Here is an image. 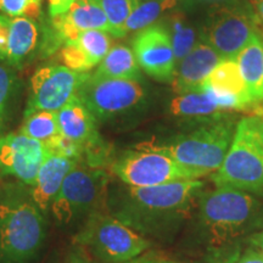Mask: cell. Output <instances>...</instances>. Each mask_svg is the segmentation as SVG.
I'll return each mask as SVG.
<instances>
[{
  "label": "cell",
  "mask_w": 263,
  "mask_h": 263,
  "mask_svg": "<svg viewBox=\"0 0 263 263\" xmlns=\"http://www.w3.org/2000/svg\"><path fill=\"white\" fill-rule=\"evenodd\" d=\"M42 210L20 189L0 195V263H28L45 239Z\"/></svg>",
  "instance_id": "obj_1"
},
{
  "label": "cell",
  "mask_w": 263,
  "mask_h": 263,
  "mask_svg": "<svg viewBox=\"0 0 263 263\" xmlns=\"http://www.w3.org/2000/svg\"><path fill=\"white\" fill-rule=\"evenodd\" d=\"M216 186L248 193L263 192V133L259 117H244L235 127L234 138L222 166L213 173Z\"/></svg>",
  "instance_id": "obj_2"
},
{
  "label": "cell",
  "mask_w": 263,
  "mask_h": 263,
  "mask_svg": "<svg viewBox=\"0 0 263 263\" xmlns=\"http://www.w3.org/2000/svg\"><path fill=\"white\" fill-rule=\"evenodd\" d=\"M235 127L232 121L224 118L212 121L162 146L177 163L201 178L222 166L234 138Z\"/></svg>",
  "instance_id": "obj_3"
},
{
  "label": "cell",
  "mask_w": 263,
  "mask_h": 263,
  "mask_svg": "<svg viewBox=\"0 0 263 263\" xmlns=\"http://www.w3.org/2000/svg\"><path fill=\"white\" fill-rule=\"evenodd\" d=\"M259 205L257 199L248 192L216 186L200 200V219L213 239L222 241L234 238L252 224Z\"/></svg>",
  "instance_id": "obj_4"
},
{
  "label": "cell",
  "mask_w": 263,
  "mask_h": 263,
  "mask_svg": "<svg viewBox=\"0 0 263 263\" xmlns=\"http://www.w3.org/2000/svg\"><path fill=\"white\" fill-rule=\"evenodd\" d=\"M202 185L201 180L190 179L145 188L128 186V215L146 223L176 221L185 215Z\"/></svg>",
  "instance_id": "obj_5"
},
{
  "label": "cell",
  "mask_w": 263,
  "mask_h": 263,
  "mask_svg": "<svg viewBox=\"0 0 263 263\" xmlns=\"http://www.w3.org/2000/svg\"><path fill=\"white\" fill-rule=\"evenodd\" d=\"M115 176L132 188L160 185L177 180L199 179L177 163L162 145H143L127 151L111 166Z\"/></svg>",
  "instance_id": "obj_6"
},
{
  "label": "cell",
  "mask_w": 263,
  "mask_h": 263,
  "mask_svg": "<svg viewBox=\"0 0 263 263\" xmlns=\"http://www.w3.org/2000/svg\"><path fill=\"white\" fill-rule=\"evenodd\" d=\"M74 241L90 248L105 261L128 262L137 258L150 246V242L126 223L108 215L94 212Z\"/></svg>",
  "instance_id": "obj_7"
},
{
  "label": "cell",
  "mask_w": 263,
  "mask_h": 263,
  "mask_svg": "<svg viewBox=\"0 0 263 263\" xmlns=\"http://www.w3.org/2000/svg\"><path fill=\"white\" fill-rule=\"evenodd\" d=\"M108 174L101 167L77 163L66 176L51 203L57 221L70 223L84 213L97 212L106 195Z\"/></svg>",
  "instance_id": "obj_8"
},
{
  "label": "cell",
  "mask_w": 263,
  "mask_h": 263,
  "mask_svg": "<svg viewBox=\"0 0 263 263\" xmlns=\"http://www.w3.org/2000/svg\"><path fill=\"white\" fill-rule=\"evenodd\" d=\"M257 33L252 5L241 2L219 8L203 28L205 42L223 60L235 59Z\"/></svg>",
  "instance_id": "obj_9"
},
{
  "label": "cell",
  "mask_w": 263,
  "mask_h": 263,
  "mask_svg": "<svg viewBox=\"0 0 263 263\" xmlns=\"http://www.w3.org/2000/svg\"><path fill=\"white\" fill-rule=\"evenodd\" d=\"M139 81L94 77L81 85L77 97L97 120H107L136 107L144 99Z\"/></svg>",
  "instance_id": "obj_10"
},
{
  "label": "cell",
  "mask_w": 263,
  "mask_h": 263,
  "mask_svg": "<svg viewBox=\"0 0 263 263\" xmlns=\"http://www.w3.org/2000/svg\"><path fill=\"white\" fill-rule=\"evenodd\" d=\"M90 74L72 71L66 66H44L31 80L32 94L26 112L37 110L58 111L76 97Z\"/></svg>",
  "instance_id": "obj_11"
},
{
  "label": "cell",
  "mask_w": 263,
  "mask_h": 263,
  "mask_svg": "<svg viewBox=\"0 0 263 263\" xmlns=\"http://www.w3.org/2000/svg\"><path fill=\"white\" fill-rule=\"evenodd\" d=\"M59 127L67 139L80 144L89 166L100 167L106 156V146L100 139L97 129V118L76 95L58 111Z\"/></svg>",
  "instance_id": "obj_12"
},
{
  "label": "cell",
  "mask_w": 263,
  "mask_h": 263,
  "mask_svg": "<svg viewBox=\"0 0 263 263\" xmlns=\"http://www.w3.org/2000/svg\"><path fill=\"white\" fill-rule=\"evenodd\" d=\"M49 149L41 141L22 133L0 138V172L14 176L33 186Z\"/></svg>",
  "instance_id": "obj_13"
},
{
  "label": "cell",
  "mask_w": 263,
  "mask_h": 263,
  "mask_svg": "<svg viewBox=\"0 0 263 263\" xmlns=\"http://www.w3.org/2000/svg\"><path fill=\"white\" fill-rule=\"evenodd\" d=\"M133 51L147 74L161 82L173 81L177 61L167 28L153 25L140 31L133 42Z\"/></svg>",
  "instance_id": "obj_14"
},
{
  "label": "cell",
  "mask_w": 263,
  "mask_h": 263,
  "mask_svg": "<svg viewBox=\"0 0 263 263\" xmlns=\"http://www.w3.org/2000/svg\"><path fill=\"white\" fill-rule=\"evenodd\" d=\"M54 37L59 43L73 41L81 32L97 29L110 33L106 15L93 0H76L64 14L51 17Z\"/></svg>",
  "instance_id": "obj_15"
},
{
  "label": "cell",
  "mask_w": 263,
  "mask_h": 263,
  "mask_svg": "<svg viewBox=\"0 0 263 263\" xmlns=\"http://www.w3.org/2000/svg\"><path fill=\"white\" fill-rule=\"evenodd\" d=\"M38 27L31 18L0 14V60L20 66L38 43Z\"/></svg>",
  "instance_id": "obj_16"
},
{
  "label": "cell",
  "mask_w": 263,
  "mask_h": 263,
  "mask_svg": "<svg viewBox=\"0 0 263 263\" xmlns=\"http://www.w3.org/2000/svg\"><path fill=\"white\" fill-rule=\"evenodd\" d=\"M112 42L107 32L90 31L81 32L73 41L67 42L61 50V60L72 71L84 72L91 70L106 57Z\"/></svg>",
  "instance_id": "obj_17"
},
{
  "label": "cell",
  "mask_w": 263,
  "mask_h": 263,
  "mask_svg": "<svg viewBox=\"0 0 263 263\" xmlns=\"http://www.w3.org/2000/svg\"><path fill=\"white\" fill-rule=\"evenodd\" d=\"M223 59L206 42H199L193 50L176 65L173 76V89L184 94L201 87L213 68Z\"/></svg>",
  "instance_id": "obj_18"
},
{
  "label": "cell",
  "mask_w": 263,
  "mask_h": 263,
  "mask_svg": "<svg viewBox=\"0 0 263 263\" xmlns=\"http://www.w3.org/2000/svg\"><path fill=\"white\" fill-rule=\"evenodd\" d=\"M76 164L77 162L67 157L59 155L54 151H48L31 193L33 201L42 211L50 209L52 201L60 192L66 176Z\"/></svg>",
  "instance_id": "obj_19"
},
{
  "label": "cell",
  "mask_w": 263,
  "mask_h": 263,
  "mask_svg": "<svg viewBox=\"0 0 263 263\" xmlns=\"http://www.w3.org/2000/svg\"><path fill=\"white\" fill-rule=\"evenodd\" d=\"M254 106L263 100V41L257 33L234 59Z\"/></svg>",
  "instance_id": "obj_20"
},
{
  "label": "cell",
  "mask_w": 263,
  "mask_h": 263,
  "mask_svg": "<svg viewBox=\"0 0 263 263\" xmlns=\"http://www.w3.org/2000/svg\"><path fill=\"white\" fill-rule=\"evenodd\" d=\"M170 110L174 117L202 121L205 123L222 120L223 115L227 114V111L219 107L206 90L201 88L189 93L179 94L171 101Z\"/></svg>",
  "instance_id": "obj_21"
},
{
  "label": "cell",
  "mask_w": 263,
  "mask_h": 263,
  "mask_svg": "<svg viewBox=\"0 0 263 263\" xmlns=\"http://www.w3.org/2000/svg\"><path fill=\"white\" fill-rule=\"evenodd\" d=\"M202 85H207L216 93L235 99L244 110L254 106L250 100L244 78L234 59H227L219 62Z\"/></svg>",
  "instance_id": "obj_22"
},
{
  "label": "cell",
  "mask_w": 263,
  "mask_h": 263,
  "mask_svg": "<svg viewBox=\"0 0 263 263\" xmlns=\"http://www.w3.org/2000/svg\"><path fill=\"white\" fill-rule=\"evenodd\" d=\"M134 51L126 45H115L99 64L94 77L139 81L140 70Z\"/></svg>",
  "instance_id": "obj_23"
},
{
  "label": "cell",
  "mask_w": 263,
  "mask_h": 263,
  "mask_svg": "<svg viewBox=\"0 0 263 263\" xmlns=\"http://www.w3.org/2000/svg\"><path fill=\"white\" fill-rule=\"evenodd\" d=\"M20 133L44 144L50 149L54 141L61 136L57 111L37 110L25 112V120Z\"/></svg>",
  "instance_id": "obj_24"
},
{
  "label": "cell",
  "mask_w": 263,
  "mask_h": 263,
  "mask_svg": "<svg viewBox=\"0 0 263 263\" xmlns=\"http://www.w3.org/2000/svg\"><path fill=\"white\" fill-rule=\"evenodd\" d=\"M170 33L171 42L176 57L177 64L186 57L193 48L199 43L197 41V31L190 24L189 20L183 14H174L170 18V26L167 27Z\"/></svg>",
  "instance_id": "obj_25"
},
{
  "label": "cell",
  "mask_w": 263,
  "mask_h": 263,
  "mask_svg": "<svg viewBox=\"0 0 263 263\" xmlns=\"http://www.w3.org/2000/svg\"><path fill=\"white\" fill-rule=\"evenodd\" d=\"M178 0H145L139 2L124 26L126 34L130 32H140L150 26L167 10L174 8Z\"/></svg>",
  "instance_id": "obj_26"
},
{
  "label": "cell",
  "mask_w": 263,
  "mask_h": 263,
  "mask_svg": "<svg viewBox=\"0 0 263 263\" xmlns=\"http://www.w3.org/2000/svg\"><path fill=\"white\" fill-rule=\"evenodd\" d=\"M106 15L110 25V34L124 37V26L140 0H93Z\"/></svg>",
  "instance_id": "obj_27"
},
{
  "label": "cell",
  "mask_w": 263,
  "mask_h": 263,
  "mask_svg": "<svg viewBox=\"0 0 263 263\" xmlns=\"http://www.w3.org/2000/svg\"><path fill=\"white\" fill-rule=\"evenodd\" d=\"M43 0H0V12L9 17L38 18Z\"/></svg>",
  "instance_id": "obj_28"
},
{
  "label": "cell",
  "mask_w": 263,
  "mask_h": 263,
  "mask_svg": "<svg viewBox=\"0 0 263 263\" xmlns=\"http://www.w3.org/2000/svg\"><path fill=\"white\" fill-rule=\"evenodd\" d=\"M49 150L54 151V153H57L59 155L64 157H67V159L74 161V162L77 163H80L81 160L83 159L84 156L83 147H82L80 144L65 138L62 134L54 141V144H52Z\"/></svg>",
  "instance_id": "obj_29"
},
{
  "label": "cell",
  "mask_w": 263,
  "mask_h": 263,
  "mask_svg": "<svg viewBox=\"0 0 263 263\" xmlns=\"http://www.w3.org/2000/svg\"><path fill=\"white\" fill-rule=\"evenodd\" d=\"M12 83H14V77H12L11 72L8 68L0 66V130L4 124L5 111L6 106H8Z\"/></svg>",
  "instance_id": "obj_30"
},
{
  "label": "cell",
  "mask_w": 263,
  "mask_h": 263,
  "mask_svg": "<svg viewBox=\"0 0 263 263\" xmlns=\"http://www.w3.org/2000/svg\"><path fill=\"white\" fill-rule=\"evenodd\" d=\"M76 0H48L50 16L54 17V16L64 14V12H66L71 8V5Z\"/></svg>",
  "instance_id": "obj_31"
},
{
  "label": "cell",
  "mask_w": 263,
  "mask_h": 263,
  "mask_svg": "<svg viewBox=\"0 0 263 263\" xmlns=\"http://www.w3.org/2000/svg\"><path fill=\"white\" fill-rule=\"evenodd\" d=\"M252 10H254L258 33L263 35V0H254L252 2Z\"/></svg>",
  "instance_id": "obj_32"
},
{
  "label": "cell",
  "mask_w": 263,
  "mask_h": 263,
  "mask_svg": "<svg viewBox=\"0 0 263 263\" xmlns=\"http://www.w3.org/2000/svg\"><path fill=\"white\" fill-rule=\"evenodd\" d=\"M235 263H263V255L259 250H249L244 256L239 258Z\"/></svg>",
  "instance_id": "obj_33"
},
{
  "label": "cell",
  "mask_w": 263,
  "mask_h": 263,
  "mask_svg": "<svg viewBox=\"0 0 263 263\" xmlns=\"http://www.w3.org/2000/svg\"><path fill=\"white\" fill-rule=\"evenodd\" d=\"M67 263H89V261H88V258L82 254L80 250H77V251L71 252L70 256H68Z\"/></svg>",
  "instance_id": "obj_34"
},
{
  "label": "cell",
  "mask_w": 263,
  "mask_h": 263,
  "mask_svg": "<svg viewBox=\"0 0 263 263\" xmlns=\"http://www.w3.org/2000/svg\"><path fill=\"white\" fill-rule=\"evenodd\" d=\"M255 245H256V248L261 251V254L263 255V232L261 233V234L257 235V238H256V240H255Z\"/></svg>",
  "instance_id": "obj_35"
},
{
  "label": "cell",
  "mask_w": 263,
  "mask_h": 263,
  "mask_svg": "<svg viewBox=\"0 0 263 263\" xmlns=\"http://www.w3.org/2000/svg\"><path fill=\"white\" fill-rule=\"evenodd\" d=\"M256 110H257L258 115H262V116H263V100L261 101V104L256 106Z\"/></svg>",
  "instance_id": "obj_36"
},
{
  "label": "cell",
  "mask_w": 263,
  "mask_h": 263,
  "mask_svg": "<svg viewBox=\"0 0 263 263\" xmlns=\"http://www.w3.org/2000/svg\"><path fill=\"white\" fill-rule=\"evenodd\" d=\"M155 263H179V262H176V261H170V259H161V261H157Z\"/></svg>",
  "instance_id": "obj_37"
},
{
  "label": "cell",
  "mask_w": 263,
  "mask_h": 263,
  "mask_svg": "<svg viewBox=\"0 0 263 263\" xmlns=\"http://www.w3.org/2000/svg\"><path fill=\"white\" fill-rule=\"evenodd\" d=\"M261 128H262V133H263V120L261 118Z\"/></svg>",
  "instance_id": "obj_38"
},
{
  "label": "cell",
  "mask_w": 263,
  "mask_h": 263,
  "mask_svg": "<svg viewBox=\"0 0 263 263\" xmlns=\"http://www.w3.org/2000/svg\"><path fill=\"white\" fill-rule=\"evenodd\" d=\"M140 2H145V0H140Z\"/></svg>",
  "instance_id": "obj_39"
},
{
  "label": "cell",
  "mask_w": 263,
  "mask_h": 263,
  "mask_svg": "<svg viewBox=\"0 0 263 263\" xmlns=\"http://www.w3.org/2000/svg\"><path fill=\"white\" fill-rule=\"evenodd\" d=\"M252 2H254V0H252Z\"/></svg>",
  "instance_id": "obj_40"
}]
</instances>
